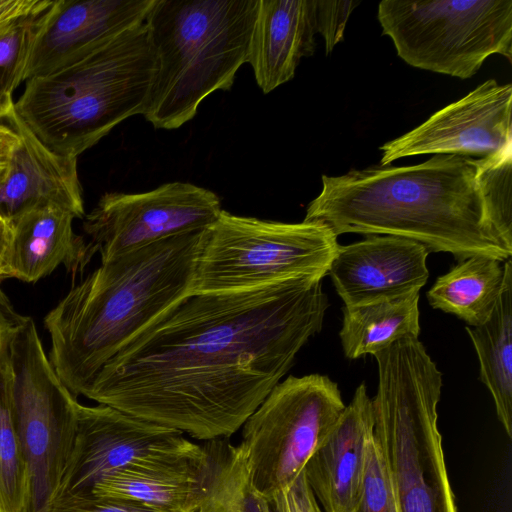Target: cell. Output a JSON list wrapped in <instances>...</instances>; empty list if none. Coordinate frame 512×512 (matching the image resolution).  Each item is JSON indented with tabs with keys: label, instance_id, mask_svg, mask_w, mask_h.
I'll return each mask as SVG.
<instances>
[{
	"label": "cell",
	"instance_id": "obj_1",
	"mask_svg": "<svg viewBox=\"0 0 512 512\" xmlns=\"http://www.w3.org/2000/svg\"><path fill=\"white\" fill-rule=\"evenodd\" d=\"M322 279L189 294L128 341L82 395L202 442L229 439L323 324Z\"/></svg>",
	"mask_w": 512,
	"mask_h": 512
},
{
	"label": "cell",
	"instance_id": "obj_2",
	"mask_svg": "<svg viewBox=\"0 0 512 512\" xmlns=\"http://www.w3.org/2000/svg\"><path fill=\"white\" fill-rule=\"evenodd\" d=\"M478 169V159L435 155L417 165L322 175L304 221L322 223L337 237L391 235L458 261L481 256L505 262L512 247L491 223Z\"/></svg>",
	"mask_w": 512,
	"mask_h": 512
},
{
	"label": "cell",
	"instance_id": "obj_3",
	"mask_svg": "<svg viewBox=\"0 0 512 512\" xmlns=\"http://www.w3.org/2000/svg\"><path fill=\"white\" fill-rule=\"evenodd\" d=\"M203 231L102 262L48 312L49 361L74 395L136 334L190 294Z\"/></svg>",
	"mask_w": 512,
	"mask_h": 512
},
{
	"label": "cell",
	"instance_id": "obj_4",
	"mask_svg": "<svg viewBox=\"0 0 512 512\" xmlns=\"http://www.w3.org/2000/svg\"><path fill=\"white\" fill-rule=\"evenodd\" d=\"M156 55L143 22L25 82L13 109L51 151L78 158L127 118L144 114Z\"/></svg>",
	"mask_w": 512,
	"mask_h": 512
},
{
	"label": "cell",
	"instance_id": "obj_5",
	"mask_svg": "<svg viewBox=\"0 0 512 512\" xmlns=\"http://www.w3.org/2000/svg\"><path fill=\"white\" fill-rule=\"evenodd\" d=\"M259 0H154L144 23L156 55L145 119L172 130L229 90L248 62Z\"/></svg>",
	"mask_w": 512,
	"mask_h": 512
},
{
	"label": "cell",
	"instance_id": "obj_6",
	"mask_svg": "<svg viewBox=\"0 0 512 512\" xmlns=\"http://www.w3.org/2000/svg\"><path fill=\"white\" fill-rule=\"evenodd\" d=\"M373 356V435L389 468L398 512H458L438 428L441 372L418 338Z\"/></svg>",
	"mask_w": 512,
	"mask_h": 512
},
{
	"label": "cell",
	"instance_id": "obj_7",
	"mask_svg": "<svg viewBox=\"0 0 512 512\" xmlns=\"http://www.w3.org/2000/svg\"><path fill=\"white\" fill-rule=\"evenodd\" d=\"M339 247L324 224L285 223L222 210L203 231L190 294L257 289L293 278H321Z\"/></svg>",
	"mask_w": 512,
	"mask_h": 512
},
{
	"label": "cell",
	"instance_id": "obj_8",
	"mask_svg": "<svg viewBox=\"0 0 512 512\" xmlns=\"http://www.w3.org/2000/svg\"><path fill=\"white\" fill-rule=\"evenodd\" d=\"M377 18L419 69L468 79L491 55L512 62V0H383Z\"/></svg>",
	"mask_w": 512,
	"mask_h": 512
},
{
	"label": "cell",
	"instance_id": "obj_9",
	"mask_svg": "<svg viewBox=\"0 0 512 512\" xmlns=\"http://www.w3.org/2000/svg\"><path fill=\"white\" fill-rule=\"evenodd\" d=\"M7 361L12 413L30 479L28 512H45L73 450L80 403L52 367L32 318L11 335Z\"/></svg>",
	"mask_w": 512,
	"mask_h": 512
},
{
	"label": "cell",
	"instance_id": "obj_10",
	"mask_svg": "<svg viewBox=\"0 0 512 512\" xmlns=\"http://www.w3.org/2000/svg\"><path fill=\"white\" fill-rule=\"evenodd\" d=\"M345 404L328 376H289L241 427L238 447L253 489L271 500L303 472Z\"/></svg>",
	"mask_w": 512,
	"mask_h": 512
},
{
	"label": "cell",
	"instance_id": "obj_11",
	"mask_svg": "<svg viewBox=\"0 0 512 512\" xmlns=\"http://www.w3.org/2000/svg\"><path fill=\"white\" fill-rule=\"evenodd\" d=\"M203 444L104 404H79L73 450L55 496L91 492L103 477L128 468L201 462Z\"/></svg>",
	"mask_w": 512,
	"mask_h": 512
},
{
	"label": "cell",
	"instance_id": "obj_12",
	"mask_svg": "<svg viewBox=\"0 0 512 512\" xmlns=\"http://www.w3.org/2000/svg\"><path fill=\"white\" fill-rule=\"evenodd\" d=\"M220 198L186 182H169L140 193L109 192L84 216V256L101 263L161 240L206 230L219 217Z\"/></svg>",
	"mask_w": 512,
	"mask_h": 512
},
{
	"label": "cell",
	"instance_id": "obj_13",
	"mask_svg": "<svg viewBox=\"0 0 512 512\" xmlns=\"http://www.w3.org/2000/svg\"><path fill=\"white\" fill-rule=\"evenodd\" d=\"M512 85L489 79L380 146V166L416 155L488 157L512 147Z\"/></svg>",
	"mask_w": 512,
	"mask_h": 512
},
{
	"label": "cell",
	"instance_id": "obj_14",
	"mask_svg": "<svg viewBox=\"0 0 512 512\" xmlns=\"http://www.w3.org/2000/svg\"><path fill=\"white\" fill-rule=\"evenodd\" d=\"M154 0H53L30 34L22 80L50 73L139 25Z\"/></svg>",
	"mask_w": 512,
	"mask_h": 512
},
{
	"label": "cell",
	"instance_id": "obj_15",
	"mask_svg": "<svg viewBox=\"0 0 512 512\" xmlns=\"http://www.w3.org/2000/svg\"><path fill=\"white\" fill-rule=\"evenodd\" d=\"M428 254L407 238L369 235L339 245L328 274L346 307L389 301L419 293L429 277Z\"/></svg>",
	"mask_w": 512,
	"mask_h": 512
},
{
	"label": "cell",
	"instance_id": "obj_16",
	"mask_svg": "<svg viewBox=\"0 0 512 512\" xmlns=\"http://www.w3.org/2000/svg\"><path fill=\"white\" fill-rule=\"evenodd\" d=\"M5 119L20 140L0 183V214L12 222L31 209L56 205L75 218H83L77 158L51 151L28 129L13 107Z\"/></svg>",
	"mask_w": 512,
	"mask_h": 512
},
{
	"label": "cell",
	"instance_id": "obj_17",
	"mask_svg": "<svg viewBox=\"0 0 512 512\" xmlns=\"http://www.w3.org/2000/svg\"><path fill=\"white\" fill-rule=\"evenodd\" d=\"M373 428L372 399L362 383L303 470L323 512H352L356 507Z\"/></svg>",
	"mask_w": 512,
	"mask_h": 512
},
{
	"label": "cell",
	"instance_id": "obj_18",
	"mask_svg": "<svg viewBox=\"0 0 512 512\" xmlns=\"http://www.w3.org/2000/svg\"><path fill=\"white\" fill-rule=\"evenodd\" d=\"M316 34V0H259L247 63L263 93L293 79Z\"/></svg>",
	"mask_w": 512,
	"mask_h": 512
},
{
	"label": "cell",
	"instance_id": "obj_19",
	"mask_svg": "<svg viewBox=\"0 0 512 512\" xmlns=\"http://www.w3.org/2000/svg\"><path fill=\"white\" fill-rule=\"evenodd\" d=\"M75 216L56 206L26 211L12 221L3 278L34 283L63 264L73 274L87 265L84 238L73 231Z\"/></svg>",
	"mask_w": 512,
	"mask_h": 512
},
{
	"label": "cell",
	"instance_id": "obj_20",
	"mask_svg": "<svg viewBox=\"0 0 512 512\" xmlns=\"http://www.w3.org/2000/svg\"><path fill=\"white\" fill-rule=\"evenodd\" d=\"M206 459L207 454L201 462L122 469L96 482L91 492L134 501L157 512H198L204 494Z\"/></svg>",
	"mask_w": 512,
	"mask_h": 512
},
{
	"label": "cell",
	"instance_id": "obj_21",
	"mask_svg": "<svg viewBox=\"0 0 512 512\" xmlns=\"http://www.w3.org/2000/svg\"><path fill=\"white\" fill-rule=\"evenodd\" d=\"M501 292L490 318L466 327L479 360L480 380L490 391L497 417L512 438V262H504Z\"/></svg>",
	"mask_w": 512,
	"mask_h": 512
},
{
	"label": "cell",
	"instance_id": "obj_22",
	"mask_svg": "<svg viewBox=\"0 0 512 512\" xmlns=\"http://www.w3.org/2000/svg\"><path fill=\"white\" fill-rule=\"evenodd\" d=\"M492 258L474 256L458 261L439 276L427 292L434 309L454 314L471 327L483 325L499 298L504 267Z\"/></svg>",
	"mask_w": 512,
	"mask_h": 512
},
{
	"label": "cell",
	"instance_id": "obj_23",
	"mask_svg": "<svg viewBox=\"0 0 512 512\" xmlns=\"http://www.w3.org/2000/svg\"><path fill=\"white\" fill-rule=\"evenodd\" d=\"M419 293L373 304L343 307L340 339L344 354L375 355L404 339L418 338Z\"/></svg>",
	"mask_w": 512,
	"mask_h": 512
},
{
	"label": "cell",
	"instance_id": "obj_24",
	"mask_svg": "<svg viewBox=\"0 0 512 512\" xmlns=\"http://www.w3.org/2000/svg\"><path fill=\"white\" fill-rule=\"evenodd\" d=\"M10 388L6 353L0 363V512H28L29 472L14 423Z\"/></svg>",
	"mask_w": 512,
	"mask_h": 512
},
{
	"label": "cell",
	"instance_id": "obj_25",
	"mask_svg": "<svg viewBox=\"0 0 512 512\" xmlns=\"http://www.w3.org/2000/svg\"><path fill=\"white\" fill-rule=\"evenodd\" d=\"M478 177L491 223L512 247V147L479 158Z\"/></svg>",
	"mask_w": 512,
	"mask_h": 512
},
{
	"label": "cell",
	"instance_id": "obj_26",
	"mask_svg": "<svg viewBox=\"0 0 512 512\" xmlns=\"http://www.w3.org/2000/svg\"><path fill=\"white\" fill-rule=\"evenodd\" d=\"M352 512H398L389 468L374 435L367 445L361 494Z\"/></svg>",
	"mask_w": 512,
	"mask_h": 512
},
{
	"label": "cell",
	"instance_id": "obj_27",
	"mask_svg": "<svg viewBox=\"0 0 512 512\" xmlns=\"http://www.w3.org/2000/svg\"><path fill=\"white\" fill-rule=\"evenodd\" d=\"M39 14L21 19L0 35L1 96H12L14 90L23 82L22 74L30 34Z\"/></svg>",
	"mask_w": 512,
	"mask_h": 512
},
{
	"label": "cell",
	"instance_id": "obj_28",
	"mask_svg": "<svg viewBox=\"0 0 512 512\" xmlns=\"http://www.w3.org/2000/svg\"><path fill=\"white\" fill-rule=\"evenodd\" d=\"M45 512H157L134 501L96 496L92 492L54 498Z\"/></svg>",
	"mask_w": 512,
	"mask_h": 512
},
{
	"label": "cell",
	"instance_id": "obj_29",
	"mask_svg": "<svg viewBox=\"0 0 512 512\" xmlns=\"http://www.w3.org/2000/svg\"><path fill=\"white\" fill-rule=\"evenodd\" d=\"M359 1H321L316 0L317 33L324 39L325 52L328 55L343 40L344 30L350 14Z\"/></svg>",
	"mask_w": 512,
	"mask_h": 512
},
{
	"label": "cell",
	"instance_id": "obj_30",
	"mask_svg": "<svg viewBox=\"0 0 512 512\" xmlns=\"http://www.w3.org/2000/svg\"><path fill=\"white\" fill-rule=\"evenodd\" d=\"M285 512H323L316 501L304 471L284 491L276 494Z\"/></svg>",
	"mask_w": 512,
	"mask_h": 512
},
{
	"label": "cell",
	"instance_id": "obj_31",
	"mask_svg": "<svg viewBox=\"0 0 512 512\" xmlns=\"http://www.w3.org/2000/svg\"><path fill=\"white\" fill-rule=\"evenodd\" d=\"M51 0H0V35L23 18L46 10Z\"/></svg>",
	"mask_w": 512,
	"mask_h": 512
},
{
	"label": "cell",
	"instance_id": "obj_32",
	"mask_svg": "<svg viewBox=\"0 0 512 512\" xmlns=\"http://www.w3.org/2000/svg\"><path fill=\"white\" fill-rule=\"evenodd\" d=\"M25 319L26 316L20 315L14 309L9 298L0 289V363L6 356L11 335Z\"/></svg>",
	"mask_w": 512,
	"mask_h": 512
},
{
	"label": "cell",
	"instance_id": "obj_33",
	"mask_svg": "<svg viewBox=\"0 0 512 512\" xmlns=\"http://www.w3.org/2000/svg\"><path fill=\"white\" fill-rule=\"evenodd\" d=\"M19 140L18 133L10 125L0 122V183L8 169Z\"/></svg>",
	"mask_w": 512,
	"mask_h": 512
},
{
	"label": "cell",
	"instance_id": "obj_34",
	"mask_svg": "<svg viewBox=\"0 0 512 512\" xmlns=\"http://www.w3.org/2000/svg\"><path fill=\"white\" fill-rule=\"evenodd\" d=\"M12 238V222L0 214V281L3 279V267Z\"/></svg>",
	"mask_w": 512,
	"mask_h": 512
},
{
	"label": "cell",
	"instance_id": "obj_35",
	"mask_svg": "<svg viewBox=\"0 0 512 512\" xmlns=\"http://www.w3.org/2000/svg\"><path fill=\"white\" fill-rule=\"evenodd\" d=\"M14 100L12 96L0 95V120L5 119L12 109Z\"/></svg>",
	"mask_w": 512,
	"mask_h": 512
}]
</instances>
